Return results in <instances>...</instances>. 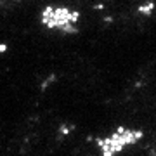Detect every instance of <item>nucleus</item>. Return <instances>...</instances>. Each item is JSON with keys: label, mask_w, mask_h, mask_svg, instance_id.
<instances>
[{"label": "nucleus", "mask_w": 156, "mask_h": 156, "mask_svg": "<svg viewBox=\"0 0 156 156\" xmlns=\"http://www.w3.org/2000/svg\"><path fill=\"white\" fill-rule=\"evenodd\" d=\"M144 137L140 128L134 127H116L108 135L97 139V149L101 156H118L128 147L139 144Z\"/></svg>", "instance_id": "1"}, {"label": "nucleus", "mask_w": 156, "mask_h": 156, "mask_svg": "<svg viewBox=\"0 0 156 156\" xmlns=\"http://www.w3.org/2000/svg\"><path fill=\"white\" fill-rule=\"evenodd\" d=\"M40 23L49 31L71 35L78 30L80 14L68 5H47L40 11Z\"/></svg>", "instance_id": "2"}]
</instances>
